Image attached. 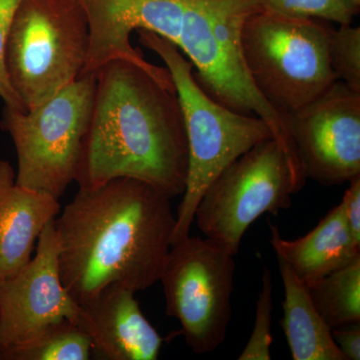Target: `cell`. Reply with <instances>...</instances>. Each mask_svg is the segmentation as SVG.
I'll return each mask as SVG.
<instances>
[{
    "mask_svg": "<svg viewBox=\"0 0 360 360\" xmlns=\"http://www.w3.org/2000/svg\"><path fill=\"white\" fill-rule=\"evenodd\" d=\"M170 200L129 177L78 189L54 220L61 279L78 304L110 284L139 292L160 281L176 222Z\"/></svg>",
    "mask_w": 360,
    "mask_h": 360,
    "instance_id": "obj_1",
    "label": "cell"
},
{
    "mask_svg": "<svg viewBox=\"0 0 360 360\" xmlns=\"http://www.w3.org/2000/svg\"><path fill=\"white\" fill-rule=\"evenodd\" d=\"M94 75V105L75 172L79 188L129 177L169 200L182 195L188 146L174 84L123 59Z\"/></svg>",
    "mask_w": 360,
    "mask_h": 360,
    "instance_id": "obj_2",
    "label": "cell"
},
{
    "mask_svg": "<svg viewBox=\"0 0 360 360\" xmlns=\"http://www.w3.org/2000/svg\"><path fill=\"white\" fill-rule=\"evenodd\" d=\"M139 42L155 52L170 73L181 108L188 146L186 189L176 213L172 245L187 238L196 207L213 180L239 156L274 139L262 118L241 115L215 101L194 77L179 47L155 32L137 30Z\"/></svg>",
    "mask_w": 360,
    "mask_h": 360,
    "instance_id": "obj_3",
    "label": "cell"
},
{
    "mask_svg": "<svg viewBox=\"0 0 360 360\" xmlns=\"http://www.w3.org/2000/svg\"><path fill=\"white\" fill-rule=\"evenodd\" d=\"M259 8L255 0H191L177 46L208 96L236 112L262 118L274 139L298 160L285 115L258 91L241 49L243 23Z\"/></svg>",
    "mask_w": 360,
    "mask_h": 360,
    "instance_id": "obj_4",
    "label": "cell"
},
{
    "mask_svg": "<svg viewBox=\"0 0 360 360\" xmlns=\"http://www.w3.org/2000/svg\"><path fill=\"white\" fill-rule=\"evenodd\" d=\"M330 26L259 8L241 30V49L255 86L278 112L297 110L338 82L328 59Z\"/></svg>",
    "mask_w": 360,
    "mask_h": 360,
    "instance_id": "obj_5",
    "label": "cell"
},
{
    "mask_svg": "<svg viewBox=\"0 0 360 360\" xmlns=\"http://www.w3.org/2000/svg\"><path fill=\"white\" fill-rule=\"evenodd\" d=\"M89 47L86 16L77 0H20L7 39L6 68L25 111L80 77Z\"/></svg>",
    "mask_w": 360,
    "mask_h": 360,
    "instance_id": "obj_6",
    "label": "cell"
},
{
    "mask_svg": "<svg viewBox=\"0 0 360 360\" xmlns=\"http://www.w3.org/2000/svg\"><path fill=\"white\" fill-rule=\"evenodd\" d=\"M305 177L302 165L276 139L260 142L222 170L194 213L205 238L236 257L248 227L265 213L292 205Z\"/></svg>",
    "mask_w": 360,
    "mask_h": 360,
    "instance_id": "obj_7",
    "label": "cell"
},
{
    "mask_svg": "<svg viewBox=\"0 0 360 360\" xmlns=\"http://www.w3.org/2000/svg\"><path fill=\"white\" fill-rule=\"evenodd\" d=\"M96 86V75H80L32 110L4 106L0 127L13 139L18 186L63 198L75 181Z\"/></svg>",
    "mask_w": 360,
    "mask_h": 360,
    "instance_id": "obj_8",
    "label": "cell"
},
{
    "mask_svg": "<svg viewBox=\"0 0 360 360\" xmlns=\"http://www.w3.org/2000/svg\"><path fill=\"white\" fill-rule=\"evenodd\" d=\"M233 257L210 239L191 236L168 252L158 281L165 311L179 321L180 333L194 354L212 352L226 338L236 269Z\"/></svg>",
    "mask_w": 360,
    "mask_h": 360,
    "instance_id": "obj_9",
    "label": "cell"
},
{
    "mask_svg": "<svg viewBox=\"0 0 360 360\" xmlns=\"http://www.w3.org/2000/svg\"><path fill=\"white\" fill-rule=\"evenodd\" d=\"M305 177L335 186L360 175V91L345 82L285 113Z\"/></svg>",
    "mask_w": 360,
    "mask_h": 360,
    "instance_id": "obj_10",
    "label": "cell"
},
{
    "mask_svg": "<svg viewBox=\"0 0 360 360\" xmlns=\"http://www.w3.org/2000/svg\"><path fill=\"white\" fill-rule=\"evenodd\" d=\"M86 16L89 47L82 75H94L115 59H123L172 84L167 68L149 63L130 37L148 30L177 45L184 14L191 0H77Z\"/></svg>",
    "mask_w": 360,
    "mask_h": 360,
    "instance_id": "obj_11",
    "label": "cell"
},
{
    "mask_svg": "<svg viewBox=\"0 0 360 360\" xmlns=\"http://www.w3.org/2000/svg\"><path fill=\"white\" fill-rule=\"evenodd\" d=\"M54 220L40 233L34 257L0 283V348L20 342L53 322L77 321L79 304L66 290L59 270Z\"/></svg>",
    "mask_w": 360,
    "mask_h": 360,
    "instance_id": "obj_12",
    "label": "cell"
},
{
    "mask_svg": "<svg viewBox=\"0 0 360 360\" xmlns=\"http://www.w3.org/2000/svg\"><path fill=\"white\" fill-rule=\"evenodd\" d=\"M135 291L110 284L79 305L77 323L101 360H156L163 340L142 314Z\"/></svg>",
    "mask_w": 360,
    "mask_h": 360,
    "instance_id": "obj_13",
    "label": "cell"
},
{
    "mask_svg": "<svg viewBox=\"0 0 360 360\" xmlns=\"http://www.w3.org/2000/svg\"><path fill=\"white\" fill-rule=\"evenodd\" d=\"M8 161L0 160V283L30 259L45 225L60 212L59 200L18 186Z\"/></svg>",
    "mask_w": 360,
    "mask_h": 360,
    "instance_id": "obj_14",
    "label": "cell"
},
{
    "mask_svg": "<svg viewBox=\"0 0 360 360\" xmlns=\"http://www.w3.org/2000/svg\"><path fill=\"white\" fill-rule=\"evenodd\" d=\"M269 226L270 243L277 258L290 265L307 288L360 255V245L350 234L341 202L307 236L295 240L281 238L276 225Z\"/></svg>",
    "mask_w": 360,
    "mask_h": 360,
    "instance_id": "obj_15",
    "label": "cell"
},
{
    "mask_svg": "<svg viewBox=\"0 0 360 360\" xmlns=\"http://www.w3.org/2000/svg\"><path fill=\"white\" fill-rule=\"evenodd\" d=\"M278 260L284 288L281 326L293 360H345L331 328L315 309L307 286L284 260Z\"/></svg>",
    "mask_w": 360,
    "mask_h": 360,
    "instance_id": "obj_16",
    "label": "cell"
},
{
    "mask_svg": "<svg viewBox=\"0 0 360 360\" xmlns=\"http://www.w3.org/2000/svg\"><path fill=\"white\" fill-rule=\"evenodd\" d=\"M91 342L72 321L53 322L25 340L0 348V360H89Z\"/></svg>",
    "mask_w": 360,
    "mask_h": 360,
    "instance_id": "obj_17",
    "label": "cell"
},
{
    "mask_svg": "<svg viewBox=\"0 0 360 360\" xmlns=\"http://www.w3.org/2000/svg\"><path fill=\"white\" fill-rule=\"evenodd\" d=\"M315 309L331 329L360 321V255L307 288Z\"/></svg>",
    "mask_w": 360,
    "mask_h": 360,
    "instance_id": "obj_18",
    "label": "cell"
},
{
    "mask_svg": "<svg viewBox=\"0 0 360 360\" xmlns=\"http://www.w3.org/2000/svg\"><path fill=\"white\" fill-rule=\"evenodd\" d=\"M328 59L336 79L360 91V27L350 25L330 28Z\"/></svg>",
    "mask_w": 360,
    "mask_h": 360,
    "instance_id": "obj_19",
    "label": "cell"
},
{
    "mask_svg": "<svg viewBox=\"0 0 360 360\" xmlns=\"http://www.w3.org/2000/svg\"><path fill=\"white\" fill-rule=\"evenodd\" d=\"M266 11L291 16L350 25L359 11L345 0H255Z\"/></svg>",
    "mask_w": 360,
    "mask_h": 360,
    "instance_id": "obj_20",
    "label": "cell"
},
{
    "mask_svg": "<svg viewBox=\"0 0 360 360\" xmlns=\"http://www.w3.org/2000/svg\"><path fill=\"white\" fill-rule=\"evenodd\" d=\"M272 277L269 269L262 274V288L258 295L255 326L239 360H270L271 354Z\"/></svg>",
    "mask_w": 360,
    "mask_h": 360,
    "instance_id": "obj_21",
    "label": "cell"
},
{
    "mask_svg": "<svg viewBox=\"0 0 360 360\" xmlns=\"http://www.w3.org/2000/svg\"><path fill=\"white\" fill-rule=\"evenodd\" d=\"M20 2V0H0V97L4 99L7 108L25 111L20 99L11 86L6 68L7 39L14 13Z\"/></svg>",
    "mask_w": 360,
    "mask_h": 360,
    "instance_id": "obj_22",
    "label": "cell"
},
{
    "mask_svg": "<svg viewBox=\"0 0 360 360\" xmlns=\"http://www.w3.org/2000/svg\"><path fill=\"white\" fill-rule=\"evenodd\" d=\"M341 203L350 234L360 245V175L350 180Z\"/></svg>",
    "mask_w": 360,
    "mask_h": 360,
    "instance_id": "obj_23",
    "label": "cell"
},
{
    "mask_svg": "<svg viewBox=\"0 0 360 360\" xmlns=\"http://www.w3.org/2000/svg\"><path fill=\"white\" fill-rule=\"evenodd\" d=\"M331 333L345 360L360 359L359 322L331 329Z\"/></svg>",
    "mask_w": 360,
    "mask_h": 360,
    "instance_id": "obj_24",
    "label": "cell"
},
{
    "mask_svg": "<svg viewBox=\"0 0 360 360\" xmlns=\"http://www.w3.org/2000/svg\"><path fill=\"white\" fill-rule=\"evenodd\" d=\"M345 1H347L348 4H350V6H352L354 7L356 11H359L360 8V0H345Z\"/></svg>",
    "mask_w": 360,
    "mask_h": 360,
    "instance_id": "obj_25",
    "label": "cell"
}]
</instances>
